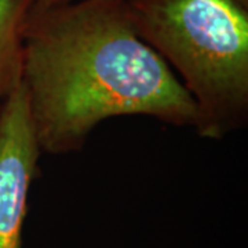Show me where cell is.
<instances>
[{
	"label": "cell",
	"mask_w": 248,
	"mask_h": 248,
	"mask_svg": "<svg viewBox=\"0 0 248 248\" xmlns=\"http://www.w3.org/2000/svg\"><path fill=\"white\" fill-rule=\"evenodd\" d=\"M22 89L43 155L81 151L109 119L146 116L196 128L195 102L137 33L127 0L33 9L24 32Z\"/></svg>",
	"instance_id": "1"
},
{
	"label": "cell",
	"mask_w": 248,
	"mask_h": 248,
	"mask_svg": "<svg viewBox=\"0 0 248 248\" xmlns=\"http://www.w3.org/2000/svg\"><path fill=\"white\" fill-rule=\"evenodd\" d=\"M133 25L195 102L202 138L248 122V7L237 0H127Z\"/></svg>",
	"instance_id": "2"
},
{
	"label": "cell",
	"mask_w": 248,
	"mask_h": 248,
	"mask_svg": "<svg viewBox=\"0 0 248 248\" xmlns=\"http://www.w3.org/2000/svg\"><path fill=\"white\" fill-rule=\"evenodd\" d=\"M42 156L19 84L0 108V248H22L29 193Z\"/></svg>",
	"instance_id": "3"
},
{
	"label": "cell",
	"mask_w": 248,
	"mask_h": 248,
	"mask_svg": "<svg viewBox=\"0 0 248 248\" xmlns=\"http://www.w3.org/2000/svg\"><path fill=\"white\" fill-rule=\"evenodd\" d=\"M35 0H0V108L22 80L24 32Z\"/></svg>",
	"instance_id": "4"
},
{
	"label": "cell",
	"mask_w": 248,
	"mask_h": 248,
	"mask_svg": "<svg viewBox=\"0 0 248 248\" xmlns=\"http://www.w3.org/2000/svg\"><path fill=\"white\" fill-rule=\"evenodd\" d=\"M71 1H75V0H35L33 9H50V7L71 3Z\"/></svg>",
	"instance_id": "5"
},
{
	"label": "cell",
	"mask_w": 248,
	"mask_h": 248,
	"mask_svg": "<svg viewBox=\"0 0 248 248\" xmlns=\"http://www.w3.org/2000/svg\"><path fill=\"white\" fill-rule=\"evenodd\" d=\"M241 6H244V7H248V0H237Z\"/></svg>",
	"instance_id": "6"
}]
</instances>
